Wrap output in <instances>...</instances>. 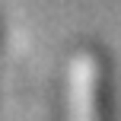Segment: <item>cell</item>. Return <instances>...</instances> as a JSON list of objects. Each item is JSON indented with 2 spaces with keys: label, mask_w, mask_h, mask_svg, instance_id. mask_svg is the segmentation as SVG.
I'll list each match as a JSON object with an SVG mask.
<instances>
[{
  "label": "cell",
  "mask_w": 121,
  "mask_h": 121,
  "mask_svg": "<svg viewBox=\"0 0 121 121\" xmlns=\"http://www.w3.org/2000/svg\"><path fill=\"white\" fill-rule=\"evenodd\" d=\"M108 70L96 51L80 54L70 77V121H112Z\"/></svg>",
  "instance_id": "cell-1"
}]
</instances>
